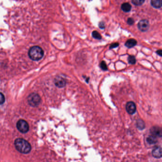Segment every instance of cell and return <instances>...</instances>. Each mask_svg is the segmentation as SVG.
Masks as SVG:
<instances>
[{
    "instance_id": "6",
    "label": "cell",
    "mask_w": 162,
    "mask_h": 162,
    "mask_svg": "<svg viewBox=\"0 0 162 162\" xmlns=\"http://www.w3.org/2000/svg\"><path fill=\"white\" fill-rule=\"evenodd\" d=\"M149 24L148 21L146 20H143L139 22L138 28L139 29L143 32H145L149 29Z\"/></svg>"
},
{
    "instance_id": "4",
    "label": "cell",
    "mask_w": 162,
    "mask_h": 162,
    "mask_svg": "<svg viewBox=\"0 0 162 162\" xmlns=\"http://www.w3.org/2000/svg\"><path fill=\"white\" fill-rule=\"evenodd\" d=\"M17 128L19 131L22 133H27L29 130V125L28 122L23 120H19L17 123Z\"/></svg>"
},
{
    "instance_id": "3",
    "label": "cell",
    "mask_w": 162,
    "mask_h": 162,
    "mask_svg": "<svg viewBox=\"0 0 162 162\" xmlns=\"http://www.w3.org/2000/svg\"><path fill=\"white\" fill-rule=\"evenodd\" d=\"M41 101L40 96L36 93H31L28 97V101L32 107H37L40 105Z\"/></svg>"
},
{
    "instance_id": "12",
    "label": "cell",
    "mask_w": 162,
    "mask_h": 162,
    "mask_svg": "<svg viewBox=\"0 0 162 162\" xmlns=\"http://www.w3.org/2000/svg\"><path fill=\"white\" fill-rule=\"evenodd\" d=\"M121 9L122 11L126 12L130 11L131 9V6L128 3H124L121 5Z\"/></svg>"
},
{
    "instance_id": "22",
    "label": "cell",
    "mask_w": 162,
    "mask_h": 162,
    "mask_svg": "<svg viewBox=\"0 0 162 162\" xmlns=\"http://www.w3.org/2000/svg\"><path fill=\"white\" fill-rule=\"evenodd\" d=\"M99 27L101 29H103L105 28V26H104V24L102 22H101L100 24H99Z\"/></svg>"
},
{
    "instance_id": "16",
    "label": "cell",
    "mask_w": 162,
    "mask_h": 162,
    "mask_svg": "<svg viewBox=\"0 0 162 162\" xmlns=\"http://www.w3.org/2000/svg\"><path fill=\"white\" fill-rule=\"evenodd\" d=\"M128 63L130 64H134L136 63V60H135V56H129L128 57Z\"/></svg>"
},
{
    "instance_id": "18",
    "label": "cell",
    "mask_w": 162,
    "mask_h": 162,
    "mask_svg": "<svg viewBox=\"0 0 162 162\" xmlns=\"http://www.w3.org/2000/svg\"><path fill=\"white\" fill-rule=\"evenodd\" d=\"M100 67L101 69L104 71H106L108 69V67L107 66L106 64L104 61H102L100 64Z\"/></svg>"
},
{
    "instance_id": "9",
    "label": "cell",
    "mask_w": 162,
    "mask_h": 162,
    "mask_svg": "<svg viewBox=\"0 0 162 162\" xmlns=\"http://www.w3.org/2000/svg\"><path fill=\"white\" fill-rule=\"evenodd\" d=\"M153 156L157 158H160L162 157V148L160 146H155L152 151Z\"/></svg>"
},
{
    "instance_id": "13",
    "label": "cell",
    "mask_w": 162,
    "mask_h": 162,
    "mask_svg": "<svg viewBox=\"0 0 162 162\" xmlns=\"http://www.w3.org/2000/svg\"><path fill=\"white\" fill-rule=\"evenodd\" d=\"M147 142L149 144H154L157 142V137L153 135H150L147 138Z\"/></svg>"
},
{
    "instance_id": "15",
    "label": "cell",
    "mask_w": 162,
    "mask_h": 162,
    "mask_svg": "<svg viewBox=\"0 0 162 162\" xmlns=\"http://www.w3.org/2000/svg\"><path fill=\"white\" fill-rule=\"evenodd\" d=\"M145 1V0H132V3L135 5L140 6L142 5Z\"/></svg>"
},
{
    "instance_id": "17",
    "label": "cell",
    "mask_w": 162,
    "mask_h": 162,
    "mask_svg": "<svg viewBox=\"0 0 162 162\" xmlns=\"http://www.w3.org/2000/svg\"><path fill=\"white\" fill-rule=\"evenodd\" d=\"M137 126L139 129H142L145 128V124L144 122L141 120H139L137 122Z\"/></svg>"
},
{
    "instance_id": "10",
    "label": "cell",
    "mask_w": 162,
    "mask_h": 162,
    "mask_svg": "<svg viewBox=\"0 0 162 162\" xmlns=\"http://www.w3.org/2000/svg\"><path fill=\"white\" fill-rule=\"evenodd\" d=\"M151 3L154 8H160L162 7V0H151Z\"/></svg>"
},
{
    "instance_id": "14",
    "label": "cell",
    "mask_w": 162,
    "mask_h": 162,
    "mask_svg": "<svg viewBox=\"0 0 162 162\" xmlns=\"http://www.w3.org/2000/svg\"><path fill=\"white\" fill-rule=\"evenodd\" d=\"M92 36L93 37V38L97 40H101V35L97 31H93L92 33Z\"/></svg>"
},
{
    "instance_id": "1",
    "label": "cell",
    "mask_w": 162,
    "mask_h": 162,
    "mask_svg": "<svg viewBox=\"0 0 162 162\" xmlns=\"http://www.w3.org/2000/svg\"><path fill=\"white\" fill-rule=\"evenodd\" d=\"M14 145L16 149L22 154H28L31 149L30 144L23 138L16 139L14 142Z\"/></svg>"
},
{
    "instance_id": "5",
    "label": "cell",
    "mask_w": 162,
    "mask_h": 162,
    "mask_svg": "<svg viewBox=\"0 0 162 162\" xmlns=\"http://www.w3.org/2000/svg\"><path fill=\"white\" fill-rule=\"evenodd\" d=\"M54 83L56 86L59 88H63L66 85L67 82L64 78L61 76H56L54 79Z\"/></svg>"
},
{
    "instance_id": "19",
    "label": "cell",
    "mask_w": 162,
    "mask_h": 162,
    "mask_svg": "<svg viewBox=\"0 0 162 162\" xmlns=\"http://www.w3.org/2000/svg\"><path fill=\"white\" fill-rule=\"evenodd\" d=\"M5 101V97L3 93H0V105L3 104Z\"/></svg>"
},
{
    "instance_id": "7",
    "label": "cell",
    "mask_w": 162,
    "mask_h": 162,
    "mask_svg": "<svg viewBox=\"0 0 162 162\" xmlns=\"http://www.w3.org/2000/svg\"><path fill=\"white\" fill-rule=\"evenodd\" d=\"M126 108L127 112L130 114H133L135 113L136 111V106L135 104L132 101L128 102L126 104Z\"/></svg>"
},
{
    "instance_id": "21",
    "label": "cell",
    "mask_w": 162,
    "mask_h": 162,
    "mask_svg": "<svg viewBox=\"0 0 162 162\" xmlns=\"http://www.w3.org/2000/svg\"><path fill=\"white\" fill-rule=\"evenodd\" d=\"M127 22H128V24H129V25H131L134 24V20H133V19H132V18H129V19L128 20Z\"/></svg>"
},
{
    "instance_id": "8",
    "label": "cell",
    "mask_w": 162,
    "mask_h": 162,
    "mask_svg": "<svg viewBox=\"0 0 162 162\" xmlns=\"http://www.w3.org/2000/svg\"><path fill=\"white\" fill-rule=\"evenodd\" d=\"M152 135L155 137H162V128L159 127H153L150 129Z\"/></svg>"
},
{
    "instance_id": "20",
    "label": "cell",
    "mask_w": 162,
    "mask_h": 162,
    "mask_svg": "<svg viewBox=\"0 0 162 162\" xmlns=\"http://www.w3.org/2000/svg\"><path fill=\"white\" fill-rule=\"evenodd\" d=\"M119 44L118 43H113V44H112L110 46L109 48L110 49H112V48H117L119 46Z\"/></svg>"
},
{
    "instance_id": "2",
    "label": "cell",
    "mask_w": 162,
    "mask_h": 162,
    "mask_svg": "<svg viewBox=\"0 0 162 162\" xmlns=\"http://www.w3.org/2000/svg\"><path fill=\"white\" fill-rule=\"evenodd\" d=\"M29 56L32 60L38 61L44 56V51L38 46H33L29 49Z\"/></svg>"
},
{
    "instance_id": "23",
    "label": "cell",
    "mask_w": 162,
    "mask_h": 162,
    "mask_svg": "<svg viewBox=\"0 0 162 162\" xmlns=\"http://www.w3.org/2000/svg\"><path fill=\"white\" fill-rule=\"evenodd\" d=\"M157 53L159 55V56H162V50H159L157 51Z\"/></svg>"
},
{
    "instance_id": "11",
    "label": "cell",
    "mask_w": 162,
    "mask_h": 162,
    "mask_svg": "<svg viewBox=\"0 0 162 162\" xmlns=\"http://www.w3.org/2000/svg\"><path fill=\"white\" fill-rule=\"evenodd\" d=\"M137 41L134 39H129L125 43V46L128 48H132L136 45Z\"/></svg>"
}]
</instances>
